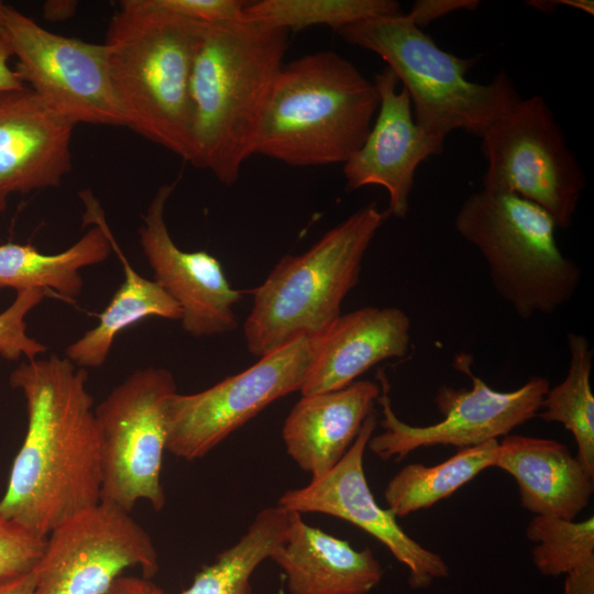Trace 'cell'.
Wrapping results in <instances>:
<instances>
[{
    "label": "cell",
    "instance_id": "8",
    "mask_svg": "<svg viewBox=\"0 0 594 594\" xmlns=\"http://www.w3.org/2000/svg\"><path fill=\"white\" fill-rule=\"evenodd\" d=\"M483 189L513 194L571 226L585 176L553 112L540 96L517 100L481 136Z\"/></svg>",
    "mask_w": 594,
    "mask_h": 594
},
{
    "label": "cell",
    "instance_id": "16",
    "mask_svg": "<svg viewBox=\"0 0 594 594\" xmlns=\"http://www.w3.org/2000/svg\"><path fill=\"white\" fill-rule=\"evenodd\" d=\"M399 80L389 67L375 75L380 107L363 145L344 164L349 191L378 185L389 197L391 216L404 219L420 163L440 155L446 136L419 127L413 114L407 90H397Z\"/></svg>",
    "mask_w": 594,
    "mask_h": 594
},
{
    "label": "cell",
    "instance_id": "19",
    "mask_svg": "<svg viewBox=\"0 0 594 594\" xmlns=\"http://www.w3.org/2000/svg\"><path fill=\"white\" fill-rule=\"evenodd\" d=\"M381 386L355 381L331 392L301 396L283 426L289 457L316 480L343 458L374 411Z\"/></svg>",
    "mask_w": 594,
    "mask_h": 594
},
{
    "label": "cell",
    "instance_id": "30",
    "mask_svg": "<svg viewBox=\"0 0 594 594\" xmlns=\"http://www.w3.org/2000/svg\"><path fill=\"white\" fill-rule=\"evenodd\" d=\"M45 540L0 515V576L32 570Z\"/></svg>",
    "mask_w": 594,
    "mask_h": 594
},
{
    "label": "cell",
    "instance_id": "6",
    "mask_svg": "<svg viewBox=\"0 0 594 594\" xmlns=\"http://www.w3.org/2000/svg\"><path fill=\"white\" fill-rule=\"evenodd\" d=\"M338 33L387 63L409 95L416 123L429 132L447 138L463 130L481 139L520 99L503 69L487 84L469 80L466 73L477 57L443 51L406 13L365 19Z\"/></svg>",
    "mask_w": 594,
    "mask_h": 594
},
{
    "label": "cell",
    "instance_id": "20",
    "mask_svg": "<svg viewBox=\"0 0 594 594\" xmlns=\"http://www.w3.org/2000/svg\"><path fill=\"white\" fill-rule=\"evenodd\" d=\"M270 559L284 572L289 594H367L383 576L370 548L355 550L295 512L286 538Z\"/></svg>",
    "mask_w": 594,
    "mask_h": 594
},
{
    "label": "cell",
    "instance_id": "37",
    "mask_svg": "<svg viewBox=\"0 0 594 594\" xmlns=\"http://www.w3.org/2000/svg\"><path fill=\"white\" fill-rule=\"evenodd\" d=\"M77 1L50 0L43 4V16L51 22H63L75 15Z\"/></svg>",
    "mask_w": 594,
    "mask_h": 594
},
{
    "label": "cell",
    "instance_id": "23",
    "mask_svg": "<svg viewBox=\"0 0 594 594\" xmlns=\"http://www.w3.org/2000/svg\"><path fill=\"white\" fill-rule=\"evenodd\" d=\"M84 224L91 228L68 249L55 254L42 253L32 244H0V288H41L74 302L84 287L80 270L105 262L112 251L99 222Z\"/></svg>",
    "mask_w": 594,
    "mask_h": 594
},
{
    "label": "cell",
    "instance_id": "11",
    "mask_svg": "<svg viewBox=\"0 0 594 594\" xmlns=\"http://www.w3.org/2000/svg\"><path fill=\"white\" fill-rule=\"evenodd\" d=\"M314 339L298 338L246 370L166 405V451L188 462L209 453L276 399L300 391Z\"/></svg>",
    "mask_w": 594,
    "mask_h": 594
},
{
    "label": "cell",
    "instance_id": "4",
    "mask_svg": "<svg viewBox=\"0 0 594 594\" xmlns=\"http://www.w3.org/2000/svg\"><path fill=\"white\" fill-rule=\"evenodd\" d=\"M378 107L374 81L342 55L301 56L275 80L253 155L289 166L344 164L363 145Z\"/></svg>",
    "mask_w": 594,
    "mask_h": 594
},
{
    "label": "cell",
    "instance_id": "9",
    "mask_svg": "<svg viewBox=\"0 0 594 594\" xmlns=\"http://www.w3.org/2000/svg\"><path fill=\"white\" fill-rule=\"evenodd\" d=\"M177 392L164 367L131 373L95 407L101 450V499L131 512L140 501L165 506L161 481L166 451V405Z\"/></svg>",
    "mask_w": 594,
    "mask_h": 594
},
{
    "label": "cell",
    "instance_id": "25",
    "mask_svg": "<svg viewBox=\"0 0 594 594\" xmlns=\"http://www.w3.org/2000/svg\"><path fill=\"white\" fill-rule=\"evenodd\" d=\"M498 441L459 449L436 465L413 463L404 466L387 483L384 498L396 516H406L428 508L452 495L483 470L494 466Z\"/></svg>",
    "mask_w": 594,
    "mask_h": 594
},
{
    "label": "cell",
    "instance_id": "13",
    "mask_svg": "<svg viewBox=\"0 0 594 594\" xmlns=\"http://www.w3.org/2000/svg\"><path fill=\"white\" fill-rule=\"evenodd\" d=\"M134 566L147 579L157 573L152 538L129 512L100 501L46 536L35 594H102Z\"/></svg>",
    "mask_w": 594,
    "mask_h": 594
},
{
    "label": "cell",
    "instance_id": "32",
    "mask_svg": "<svg viewBox=\"0 0 594 594\" xmlns=\"http://www.w3.org/2000/svg\"><path fill=\"white\" fill-rule=\"evenodd\" d=\"M480 6L477 0H417L407 14L409 20L419 29L449 13L469 10L473 11Z\"/></svg>",
    "mask_w": 594,
    "mask_h": 594
},
{
    "label": "cell",
    "instance_id": "28",
    "mask_svg": "<svg viewBox=\"0 0 594 594\" xmlns=\"http://www.w3.org/2000/svg\"><path fill=\"white\" fill-rule=\"evenodd\" d=\"M526 535L535 542L532 562L544 575L568 574L594 561V519L574 521L550 516H536Z\"/></svg>",
    "mask_w": 594,
    "mask_h": 594
},
{
    "label": "cell",
    "instance_id": "38",
    "mask_svg": "<svg viewBox=\"0 0 594 594\" xmlns=\"http://www.w3.org/2000/svg\"><path fill=\"white\" fill-rule=\"evenodd\" d=\"M556 3L558 6L563 4V6H569V7L579 9L591 15L594 14V2L592 0H559V1H556Z\"/></svg>",
    "mask_w": 594,
    "mask_h": 594
},
{
    "label": "cell",
    "instance_id": "34",
    "mask_svg": "<svg viewBox=\"0 0 594 594\" xmlns=\"http://www.w3.org/2000/svg\"><path fill=\"white\" fill-rule=\"evenodd\" d=\"M563 594H594V561L565 574Z\"/></svg>",
    "mask_w": 594,
    "mask_h": 594
},
{
    "label": "cell",
    "instance_id": "12",
    "mask_svg": "<svg viewBox=\"0 0 594 594\" xmlns=\"http://www.w3.org/2000/svg\"><path fill=\"white\" fill-rule=\"evenodd\" d=\"M15 72L55 113L72 122L125 127L103 44L54 34L8 7L2 35Z\"/></svg>",
    "mask_w": 594,
    "mask_h": 594
},
{
    "label": "cell",
    "instance_id": "31",
    "mask_svg": "<svg viewBox=\"0 0 594 594\" xmlns=\"http://www.w3.org/2000/svg\"><path fill=\"white\" fill-rule=\"evenodd\" d=\"M155 3L172 13L184 18L217 24L242 20L246 1L242 0H154Z\"/></svg>",
    "mask_w": 594,
    "mask_h": 594
},
{
    "label": "cell",
    "instance_id": "1",
    "mask_svg": "<svg viewBox=\"0 0 594 594\" xmlns=\"http://www.w3.org/2000/svg\"><path fill=\"white\" fill-rule=\"evenodd\" d=\"M87 380V370L56 355L22 362L10 374L28 425L0 515L40 537L101 499L100 435Z\"/></svg>",
    "mask_w": 594,
    "mask_h": 594
},
{
    "label": "cell",
    "instance_id": "7",
    "mask_svg": "<svg viewBox=\"0 0 594 594\" xmlns=\"http://www.w3.org/2000/svg\"><path fill=\"white\" fill-rule=\"evenodd\" d=\"M454 228L482 254L494 289L519 318L551 315L573 298L581 268L561 252L558 226L538 205L482 188L463 201Z\"/></svg>",
    "mask_w": 594,
    "mask_h": 594
},
{
    "label": "cell",
    "instance_id": "14",
    "mask_svg": "<svg viewBox=\"0 0 594 594\" xmlns=\"http://www.w3.org/2000/svg\"><path fill=\"white\" fill-rule=\"evenodd\" d=\"M375 426L373 411L333 469L304 487L286 491L277 506L299 514H326L355 525L382 542L408 569L413 588H427L436 580L447 578L449 566L439 554L410 538L397 517L376 503L363 469V455Z\"/></svg>",
    "mask_w": 594,
    "mask_h": 594
},
{
    "label": "cell",
    "instance_id": "21",
    "mask_svg": "<svg viewBox=\"0 0 594 594\" xmlns=\"http://www.w3.org/2000/svg\"><path fill=\"white\" fill-rule=\"evenodd\" d=\"M494 466L515 479L521 506L536 516L574 520L593 493L594 477L556 440L506 436Z\"/></svg>",
    "mask_w": 594,
    "mask_h": 594
},
{
    "label": "cell",
    "instance_id": "22",
    "mask_svg": "<svg viewBox=\"0 0 594 594\" xmlns=\"http://www.w3.org/2000/svg\"><path fill=\"white\" fill-rule=\"evenodd\" d=\"M85 206L82 223L96 221L106 231L110 246L123 268L124 279L98 323L65 349V356L80 369H98L105 364L119 333L148 317L180 320L178 304L154 280L140 275L130 264L114 239L99 201L91 190L79 193Z\"/></svg>",
    "mask_w": 594,
    "mask_h": 594
},
{
    "label": "cell",
    "instance_id": "27",
    "mask_svg": "<svg viewBox=\"0 0 594 594\" xmlns=\"http://www.w3.org/2000/svg\"><path fill=\"white\" fill-rule=\"evenodd\" d=\"M399 12L400 4L394 0H261L246 2L242 20L287 32L314 25L338 32L365 19Z\"/></svg>",
    "mask_w": 594,
    "mask_h": 594
},
{
    "label": "cell",
    "instance_id": "24",
    "mask_svg": "<svg viewBox=\"0 0 594 594\" xmlns=\"http://www.w3.org/2000/svg\"><path fill=\"white\" fill-rule=\"evenodd\" d=\"M292 512L279 506L260 510L241 538L199 570L179 594H253L251 578L286 538Z\"/></svg>",
    "mask_w": 594,
    "mask_h": 594
},
{
    "label": "cell",
    "instance_id": "10",
    "mask_svg": "<svg viewBox=\"0 0 594 594\" xmlns=\"http://www.w3.org/2000/svg\"><path fill=\"white\" fill-rule=\"evenodd\" d=\"M454 367L469 375L472 388H454L442 385L435 396V404L443 419L429 426H411L400 420L393 410L388 396V383L380 372L383 431L372 436L367 448L382 460H402L419 448L453 446L470 448L507 436L514 428L537 416L541 402L550 388L541 376L529 378L512 392L491 388L471 370L468 353L454 358Z\"/></svg>",
    "mask_w": 594,
    "mask_h": 594
},
{
    "label": "cell",
    "instance_id": "36",
    "mask_svg": "<svg viewBox=\"0 0 594 594\" xmlns=\"http://www.w3.org/2000/svg\"><path fill=\"white\" fill-rule=\"evenodd\" d=\"M34 568L26 572L0 576V594H35Z\"/></svg>",
    "mask_w": 594,
    "mask_h": 594
},
{
    "label": "cell",
    "instance_id": "15",
    "mask_svg": "<svg viewBox=\"0 0 594 594\" xmlns=\"http://www.w3.org/2000/svg\"><path fill=\"white\" fill-rule=\"evenodd\" d=\"M178 180L161 186L139 228V240L154 280L178 304L182 328L195 338L212 337L238 328L234 289L217 257L207 251H184L172 239L165 207Z\"/></svg>",
    "mask_w": 594,
    "mask_h": 594
},
{
    "label": "cell",
    "instance_id": "3",
    "mask_svg": "<svg viewBox=\"0 0 594 594\" xmlns=\"http://www.w3.org/2000/svg\"><path fill=\"white\" fill-rule=\"evenodd\" d=\"M204 26L154 0H122L103 43L125 128L188 163L189 82Z\"/></svg>",
    "mask_w": 594,
    "mask_h": 594
},
{
    "label": "cell",
    "instance_id": "33",
    "mask_svg": "<svg viewBox=\"0 0 594 594\" xmlns=\"http://www.w3.org/2000/svg\"><path fill=\"white\" fill-rule=\"evenodd\" d=\"M102 594H167L151 579L122 575Z\"/></svg>",
    "mask_w": 594,
    "mask_h": 594
},
{
    "label": "cell",
    "instance_id": "35",
    "mask_svg": "<svg viewBox=\"0 0 594 594\" xmlns=\"http://www.w3.org/2000/svg\"><path fill=\"white\" fill-rule=\"evenodd\" d=\"M12 51L3 36H0V92L21 90L26 88L16 72L9 65Z\"/></svg>",
    "mask_w": 594,
    "mask_h": 594
},
{
    "label": "cell",
    "instance_id": "2",
    "mask_svg": "<svg viewBox=\"0 0 594 594\" xmlns=\"http://www.w3.org/2000/svg\"><path fill=\"white\" fill-rule=\"evenodd\" d=\"M288 34L246 20L205 23L189 82V163L224 185L238 182L253 155Z\"/></svg>",
    "mask_w": 594,
    "mask_h": 594
},
{
    "label": "cell",
    "instance_id": "29",
    "mask_svg": "<svg viewBox=\"0 0 594 594\" xmlns=\"http://www.w3.org/2000/svg\"><path fill=\"white\" fill-rule=\"evenodd\" d=\"M47 295V290L29 288L16 290L12 304L0 312V355L9 361L21 356L28 361L47 351V346L26 333V315Z\"/></svg>",
    "mask_w": 594,
    "mask_h": 594
},
{
    "label": "cell",
    "instance_id": "26",
    "mask_svg": "<svg viewBox=\"0 0 594 594\" xmlns=\"http://www.w3.org/2000/svg\"><path fill=\"white\" fill-rule=\"evenodd\" d=\"M569 369L565 378L546 393L537 414L559 422L576 442V459L594 477V396L591 387L593 349L582 334L568 333Z\"/></svg>",
    "mask_w": 594,
    "mask_h": 594
},
{
    "label": "cell",
    "instance_id": "17",
    "mask_svg": "<svg viewBox=\"0 0 594 594\" xmlns=\"http://www.w3.org/2000/svg\"><path fill=\"white\" fill-rule=\"evenodd\" d=\"M74 127L29 87L0 92V211L12 194L61 185L72 170Z\"/></svg>",
    "mask_w": 594,
    "mask_h": 594
},
{
    "label": "cell",
    "instance_id": "40",
    "mask_svg": "<svg viewBox=\"0 0 594 594\" xmlns=\"http://www.w3.org/2000/svg\"><path fill=\"white\" fill-rule=\"evenodd\" d=\"M8 7L9 6H6L2 1H0V36L3 35L4 22H6V15H7Z\"/></svg>",
    "mask_w": 594,
    "mask_h": 594
},
{
    "label": "cell",
    "instance_id": "18",
    "mask_svg": "<svg viewBox=\"0 0 594 594\" xmlns=\"http://www.w3.org/2000/svg\"><path fill=\"white\" fill-rule=\"evenodd\" d=\"M410 345V319L396 307L367 306L340 315L319 338L301 396L341 389L389 359L404 358Z\"/></svg>",
    "mask_w": 594,
    "mask_h": 594
},
{
    "label": "cell",
    "instance_id": "39",
    "mask_svg": "<svg viewBox=\"0 0 594 594\" xmlns=\"http://www.w3.org/2000/svg\"><path fill=\"white\" fill-rule=\"evenodd\" d=\"M527 4L529 7H534L544 13L552 12L557 9L558 4L556 3V0L551 1H528Z\"/></svg>",
    "mask_w": 594,
    "mask_h": 594
},
{
    "label": "cell",
    "instance_id": "5",
    "mask_svg": "<svg viewBox=\"0 0 594 594\" xmlns=\"http://www.w3.org/2000/svg\"><path fill=\"white\" fill-rule=\"evenodd\" d=\"M391 217L369 204L326 232L310 249L285 255L254 288L243 326L248 351L263 356L298 338L317 339L341 315L359 282L363 257Z\"/></svg>",
    "mask_w": 594,
    "mask_h": 594
}]
</instances>
